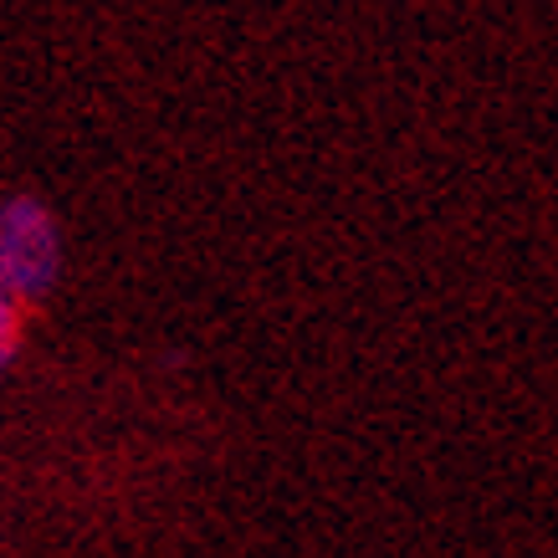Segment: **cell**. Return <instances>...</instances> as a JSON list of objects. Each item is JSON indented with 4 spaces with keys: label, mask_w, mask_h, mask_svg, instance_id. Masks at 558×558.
Listing matches in <instances>:
<instances>
[{
    "label": "cell",
    "mask_w": 558,
    "mask_h": 558,
    "mask_svg": "<svg viewBox=\"0 0 558 558\" xmlns=\"http://www.w3.org/2000/svg\"><path fill=\"white\" fill-rule=\"evenodd\" d=\"M62 271L57 226L36 201L0 205V288L11 298H41Z\"/></svg>",
    "instance_id": "6da1fadb"
},
{
    "label": "cell",
    "mask_w": 558,
    "mask_h": 558,
    "mask_svg": "<svg viewBox=\"0 0 558 558\" xmlns=\"http://www.w3.org/2000/svg\"><path fill=\"white\" fill-rule=\"evenodd\" d=\"M16 328H21V298H11V292L0 288V343L16 339Z\"/></svg>",
    "instance_id": "7a4b0ae2"
},
{
    "label": "cell",
    "mask_w": 558,
    "mask_h": 558,
    "mask_svg": "<svg viewBox=\"0 0 558 558\" xmlns=\"http://www.w3.org/2000/svg\"><path fill=\"white\" fill-rule=\"evenodd\" d=\"M16 349H21V339H5V343H0V369H5V364L16 359Z\"/></svg>",
    "instance_id": "3957f363"
}]
</instances>
